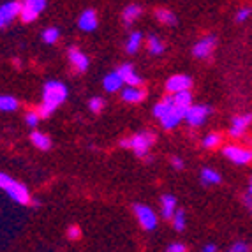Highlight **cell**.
<instances>
[{
  "mask_svg": "<svg viewBox=\"0 0 252 252\" xmlns=\"http://www.w3.org/2000/svg\"><path fill=\"white\" fill-rule=\"evenodd\" d=\"M201 182L205 185H217L220 184V175L217 171H214V169L205 168L201 171Z\"/></svg>",
  "mask_w": 252,
  "mask_h": 252,
  "instance_id": "cell-25",
  "label": "cell"
},
{
  "mask_svg": "<svg viewBox=\"0 0 252 252\" xmlns=\"http://www.w3.org/2000/svg\"><path fill=\"white\" fill-rule=\"evenodd\" d=\"M192 87V80L187 74H175L166 81V90L171 94L182 92V90H189Z\"/></svg>",
  "mask_w": 252,
  "mask_h": 252,
  "instance_id": "cell-9",
  "label": "cell"
},
{
  "mask_svg": "<svg viewBox=\"0 0 252 252\" xmlns=\"http://www.w3.org/2000/svg\"><path fill=\"white\" fill-rule=\"evenodd\" d=\"M0 189L5 190L7 196L13 201L20 203V205H29L32 199H30V192L25 185L20 184V182L13 180V178L5 175V173H0Z\"/></svg>",
  "mask_w": 252,
  "mask_h": 252,
  "instance_id": "cell-2",
  "label": "cell"
},
{
  "mask_svg": "<svg viewBox=\"0 0 252 252\" xmlns=\"http://www.w3.org/2000/svg\"><path fill=\"white\" fill-rule=\"evenodd\" d=\"M252 124V115H242V117H235V120H233V126H231V130H229V134L233 136V138H238V136H242L247 130V127Z\"/></svg>",
  "mask_w": 252,
  "mask_h": 252,
  "instance_id": "cell-15",
  "label": "cell"
},
{
  "mask_svg": "<svg viewBox=\"0 0 252 252\" xmlns=\"http://www.w3.org/2000/svg\"><path fill=\"white\" fill-rule=\"evenodd\" d=\"M249 192H251V196H252V178H251V187H249Z\"/></svg>",
  "mask_w": 252,
  "mask_h": 252,
  "instance_id": "cell-40",
  "label": "cell"
},
{
  "mask_svg": "<svg viewBox=\"0 0 252 252\" xmlns=\"http://www.w3.org/2000/svg\"><path fill=\"white\" fill-rule=\"evenodd\" d=\"M171 220H173V227H175L177 231H184V229H185V214H184V210L175 212V215L171 217Z\"/></svg>",
  "mask_w": 252,
  "mask_h": 252,
  "instance_id": "cell-29",
  "label": "cell"
},
{
  "mask_svg": "<svg viewBox=\"0 0 252 252\" xmlns=\"http://www.w3.org/2000/svg\"><path fill=\"white\" fill-rule=\"evenodd\" d=\"M168 252H185V245L184 244H171L168 247Z\"/></svg>",
  "mask_w": 252,
  "mask_h": 252,
  "instance_id": "cell-35",
  "label": "cell"
},
{
  "mask_svg": "<svg viewBox=\"0 0 252 252\" xmlns=\"http://www.w3.org/2000/svg\"><path fill=\"white\" fill-rule=\"evenodd\" d=\"M212 109L208 108V106H203V104H196V106H190L189 109H187V113H185V118L184 120H187V124L192 127H199L205 124L206 117L210 115Z\"/></svg>",
  "mask_w": 252,
  "mask_h": 252,
  "instance_id": "cell-6",
  "label": "cell"
},
{
  "mask_svg": "<svg viewBox=\"0 0 252 252\" xmlns=\"http://www.w3.org/2000/svg\"><path fill=\"white\" fill-rule=\"evenodd\" d=\"M99 25V20H97V13L94 9H87L83 11L80 16V21H78V27H80L83 32H94Z\"/></svg>",
  "mask_w": 252,
  "mask_h": 252,
  "instance_id": "cell-13",
  "label": "cell"
},
{
  "mask_svg": "<svg viewBox=\"0 0 252 252\" xmlns=\"http://www.w3.org/2000/svg\"><path fill=\"white\" fill-rule=\"evenodd\" d=\"M185 113H187L185 109L178 108V106L175 104V108H173L171 111H168V113L160 118V124H162L164 129H175V127L182 122V118H185Z\"/></svg>",
  "mask_w": 252,
  "mask_h": 252,
  "instance_id": "cell-11",
  "label": "cell"
},
{
  "mask_svg": "<svg viewBox=\"0 0 252 252\" xmlns=\"http://www.w3.org/2000/svg\"><path fill=\"white\" fill-rule=\"evenodd\" d=\"M30 139H32V143H34L35 147L39 148V150H48V148L51 147V139L48 138L46 134H42V132H39V130L32 132Z\"/></svg>",
  "mask_w": 252,
  "mask_h": 252,
  "instance_id": "cell-23",
  "label": "cell"
},
{
  "mask_svg": "<svg viewBox=\"0 0 252 252\" xmlns=\"http://www.w3.org/2000/svg\"><path fill=\"white\" fill-rule=\"evenodd\" d=\"M59 37H60L59 29H53V27H50V29H46L42 32V41L46 42V44H55V42L59 41Z\"/></svg>",
  "mask_w": 252,
  "mask_h": 252,
  "instance_id": "cell-28",
  "label": "cell"
},
{
  "mask_svg": "<svg viewBox=\"0 0 252 252\" xmlns=\"http://www.w3.org/2000/svg\"><path fill=\"white\" fill-rule=\"evenodd\" d=\"M217 251V247H215V245H206L205 247V252H215Z\"/></svg>",
  "mask_w": 252,
  "mask_h": 252,
  "instance_id": "cell-39",
  "label": "cell"
},
{
  "mask_svg": "<svg viewBox=\"0 0 252 252\" xmlns=\"http://www.w3.org/2000/svg\"><path fill=\"white\" fill-rule=\"evenodd\" d=\"M141 7L139 5H136V4H130V5H127L126 9H124V13H122V20H124V23L126 25H130V23H134L136 20H138L139 16H141Z\"/></svg>",
  "mask_w": 252,
  "mask_h": 252,
  "instance_id": "cell-20",
  "label": "cell"
},
{
  "mask_svg": "<svg viewBox=\"0 0 252 252\" xmlns=\"http://www.w3.org/2000/svg\"><path fill=\"white\" fill-rule=\"evenodd\" d=\"M18 109V101L13 95H0V111H14Z\"/></svg>",
  "mask_w": 252,
  "mask_h": 252,
  "instance_id": "cell-27",
  "label": "cell"
},
{
  "mask_svg": "<svg viewBox=\"0 0 252 252\" xmlns=\"http://www.w3.org/2000/svg\"><path fill=\"white\" fill-rule=\"evenodd\" d=\"M67 238L69 240H80L81 238V229L78 226H71L67 229Z\"/></svg>",
  "mask_w": 252,
  "mask_h": 252,
  "instance_id": "cell-34",
  "label": "cell"
},
{
  "mask_svg": "<svg viewBox=\"0 0 252 252\" xmlns=\"http://www.w3.org/2000/svg\"><path fill=\"white\" fill-rule=\"evenodd\" d=\"M20 11H21V4L16 2V0H9V2L0 5V29L7 27L14 18L20 16Z\"/></svg>",
  "mask_w": 252,
  "mask_h": 252,
  "instance_id": "cell-7",
  "label": "cell"
},
{
  "mask_svg": "<svg viewBox=\"0 0 252 252\" xmlns=\"http://www.w3.org/2000/svg\"><path fill=\"white\" fill-rule=\"evenodd\" d=\"M145 97H147V92L139 87H130L129 85V89L122 90V101L130 102V104H138V102L143 101Z\"/></svg>",
  "mask_w": 252,
  "mask_h": 252,
  "instance_id": "cell-16",
  "label": "cell"
},
{
  "mask_svg": "<svg viewBox=\"0 0 252 252\" xmlns=\"http://www.w3.org/2000/svg\"><path fill=\"white\" fill-rule=\"evenodd\" d=\"M173 99H175V104L178 106V108L182 109H187L192 106V94L189 92V90H182V92H177L175 95H173Z\"/></svg>",
  "mask_w": 252,
  "mask_h": 252,
  "instance_id": "cell-21",
  "label": "cell"
},
{
  "mask_svg": "<svg viewBox=\"0 0 252 252\" xmlns=\"http://www.w3.org/2000/svg\"><path fill=\"white\" fill-rule=\"evenodd\" d=\"M122 85H124V80H122V76L118 74V71L109 72V74L104 76V80H102V87H104V90H108V92H118V90L122 89Z\"/></svg>",
  "mask_w": 252,
  "mask_h": 252,
  "instance_id": "cell-17",
  "label": "cell"
},
{
  "mask_svg": "<svg viewBox=\"0 0 252 252\" xmlns=\"http://www.w3.org/2000/svg\"><path fill=\"white\" fill-rule=\"evenodd\" d=\"M69 60H71L72 67L76 69L78 72H85L89 69V57L83 53V51L76 50V48H71L69 50Z\"/></svg>",
  "mask_w": 252,
  "mask_h": 252,
  "instance_id": "cell-14",
  "label": "cell"
},
{
  "mask_svg": "<svg viewBox=\"0 0 252 252\" xmlns=\"http://www.w3.org/2000/svg\"><path fill=\"white\" fill-rule=\"evenodd\" d=\"M39 120H41V115H39V111H29V113L25 115L27 126L32 127V129H35V127H37Z\"/></svg>",
  "mask_w": 252,
  "mask_h": 252,
  "instance_id": "cell-31",
  "label": "cell"
},
{
  "mask_svg": "<svg viewBox=\"0 0 252 252\" xmlns=\"http://www.w3.org/2000/svg\"><path fill=\"white\" fill-rule=\"evenodd\" d=\"M89 108H90V111H94V113H101L102 108H104V101H102L101 97H94V99H90Z\"/></svg>",
  "mask_w": 252,
  "mask_h": 252,
  "instance_id": "cell-32",
  "label": "cell"
},
{
  "mask_svg": "<svg viewBox=\"0 0 252 252\" xmlns=\"http://www.w3.org/2000/svg\"><path fill=\"white\" fill-rule=\"evenodd\" d=\"M171 164H173V168L175 169H184V160H182L180 157H173Z\"/></svg>",
  "mask_w": 252,
  "mask_h": 252,
  "instance_id": "cell-37",
  "label": "cell"
},
{
  "mask_svg": "<svg viewBox=\"0 0 252 252\" xmlns=\"http://www.w3.org/2000/svg\"><path fill=\"white\" fill-rule=\"evenodd\" d=\"M222 154L235 164H247L252 160V152L245 150L242 147H226L222 150Z\"/></svg>",
  "mask_w": 252,
  "mask_h": 252,
  "instance_id": "cell-8",
  "label": "cell"
},
{
  "mask_svg": "<svg viewBox=\"0 0 252 252\" xmlns=\"http://www.w3.org/2000/svg\"><path fill=\"white\" fill-rule=\"evenodd\" d=\"M156 18L162 23V25H177V16L171 13V11H168V9H157L156 11Z\"/></svg>",
  "mask_w": 252,
  "mask_h": 252,
  "instance_id": "cell-24",
  "label": "cell"
},
{
  "mask_svg": "<svg viewBox=\"0 0 252 252\" xmlns=\"http://www.w3.org/2000/svg\"><path fill=\"white\" fill-rule=\"evenodd\" d=\"M173 108H175V99H173V95L164 97L162 101L157 102V104L154 106V117H157L160 120V118L168 113V111H171Z\"/></svg>",
  "mask_w": 252,
  "mask_h": 252,
  "instance_id": "cell-19",
  "label": "cell"
},
{
  "mask_svg": "<svg viewBox=\"0 0 252 252\" xmlns=\"http://www.w3.org/2000/svg\"><path fill=\"white\" fill-rule=\"evenodd\" d=\"M147 46L152 55H162V51H164V44L160 42L159 37H156V35H148Z\"/></svg>",
  "mask_w": 252,
  "mask_h": 252,
  "instance_id": "cell-26",
  "label": "cell"
},
{
  "mask_svg": "<svg viewBox=\"0 0 252 252\" xmlns=\"http://www.w3.org/2000/svg\"><path fill=\"white\" fill-rule=\"evenodd\" d=\"M44 7H46V0H25L21 4L20 18L25 23H32L37 20V16L44 11Z\"/></svg>",
  "mask_w": 252,
  "mask_h": 252,
  "instance_id": "cell-4",
  "label": "cell"
},
{
  "mask_svg": "<svg viewBox=\"0 0 252 252\" xmlns=\"http://www.w3.org/2000/svg\"><path fill=\"white\" fill-rule=\"evenodd\" d=\"M154 141H156V134L145 130V132H139V134L132 136V138H129V139H122V141H120V147L132 148L138 157H145L148 154V150H150V147L154 145Z\"/></svg>",
  "mask_w": 252,
  "mask_h": 252,
  "instance_id": "cell-3",
  "label": "cell"
},
{
  "mask_svg": "<svg viewBox=\"0 0 252 252\" xmlns=\"http://www.w3.org/2000/svg\"><path fill=\"white\" fill-rule=\"evenodd\" d=\"M220 145V136L215 134V132H212V134H208L205 139H203V147L205 148H215Z\"/></svg>",
  "mask_w": 252,
  "mask_h": 252,
  "instance_id": "cell-30",
  "label": "cell"
},
{
  "mask_svg": "<svg viewBox=\"0 0 252 252\" xmlns=\"http://www.w3.org/2000/svg\"><path fill=\"white\" fill-rule=\"evenodd\" d=\"M252 14V9L251 7H244V9H240L238 13H236V21L238 23H242V21H245L249 16Z\"/></svg>",
  "mask_w": 252,
  "mask_h": 252,
  "instance_id": "cell-33",
  "label": "cell"
},
{
  "mask_svg": "<svg viewBox=\"0 0 252 252\" xmlns=\"http://www.w3.org/2000/svg\"><path fill=\"white\" fill-rule=\"evenodd\" d=\"M231 251H233V252H247V251H249V245H245L244 242H240V244L233 245Z\"/></svg>",
  "mask_w": 252,
  "mask_h": 252,
  "instance_id": "cell-36",
  "label": "cell"
},
{
  "mask_svg": "<svg viewBox=\"0 0 252 252\" xmlns=\"http://www.w3.org/2000/svg\"><path fill=\"white\" fill-rule=\"evenodd\" d=\"M118 74L122 76V80L126 85H130V87H141L143 80H141V76L134 71V67L130 65V63H124L118 67Z\"/></svg>",
  "mask_w": 252,
  "mask_h": 252,
  "instance_id": "cell-12",
  "label": "cell"
},
{
  "mask_svg": "<svg viewBox=\"0 0 252 252\" xmlns=\"http://www.w3.org/2000/svg\"><path fill=\"white\" fill-rule=\"evenodd\" d=\"M215 37L214 35H208V37L201 39L199 42H196V46L192 48V55L196 59H208L215 50Z\"/></svg>",
  "mask_w": 252,
  "mask_h": 252,
  "instance_id": "cell-10",
  "label": "cell"
},
{
  "mask_svg": "<svg viewBox=\"0 0 252 252\" xmlns=\"http://www.w3.org/2000/svg\"><path fill=\"white\" fill-rule=\"evenodd\" d=\"M244 201H245V205H247V208H249V210L252 212V198H251V196H247V198H245Z\"/></svg>",
  "mask_w": 252,
  "mask_h": 252,
  "instance_id": "cell-38",
  "label": "cell"
},
{
  "mask_svg": "<svg viewBox=\"0 0 252 252\" xmlns=\"http://www.w3.org/2000/svg\"><path fill=\"white\" fill-rule=\"evenodd\" d=\"M134 214H136V219H138L139 226L147 229V231H154L157 226V215L154 214L150 206L147 205H136L134 206Z\"/></svg>",
  "mask_w": 252,
  "mask_h": 252,
  "instance_id": "cell-5",
  "label": "cell"
},
{
  "mask_svg": "<svg viewBox=\"0 0 252 252\" xmlns=\"http://www.w3.org/2000/svg\"><path fill=\"white\" fill-rule=\"evenodd\" d=\"M67 99V89L60 81H48L42 90V102L39 106V115L41 118H48L55 109Z\"/></svg>",
  "mask_w": 252,
  "mask_h": 252,
  "instance_id": "cell-1",
  "label": "cell"
},
{
  "mask_svg": "<svg viewBox=\"0 0 252 252\" xmlns=\"http://www.w3.org/2000/svg\"><path fill=\"white\" fill-rule=\"evenodd\" d=\"M141 41H143V35H141V32H130L129 39H127L126 42V51L129 55H134L136 51L139 50V46H141Z\"/></svg>",
  "mask_w": 252,
  "mask_h": 252,
  "instance_id": "cell-22",
  "label": "cell"
},
{
  "mask_svg": "<svg viewBox=\"0 0 252 252\" xmlns=\"http://www.w3.org/2000/svg\"><path fill=\"white\" fill-rule=\"evenodd\" d=\"M177 212V199L171 194H166L160 198V214L164 219H171Z\"/></svg>",
  "mask_w": 252,
  "mask_h": 252,
  "instance_id": "cell-18",
  "label": "cell"
}]
</instances>
